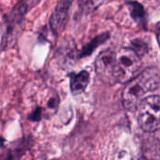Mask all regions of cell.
I'll return each instance as SVG.
<instances>
[{"label":"cell","mask_w":160,"mask_h":160,"mask_svg":"<svg viewBox=\"0 0 160 160\" xmlns=\"http://www.w3.org/2000/svg\"><path fill=\"white\" fill-rule=\"evenodd\" d=\"M137 118L140 128L146 132L160 129V96L144 98L137 108Z\"/></svg>","instance_id":"7a4b0ae2"},{"label":"cell","mask_w":160,"mask_h":160,"mask_svg":"<svg viewBox=\"0 0 160 160\" xmlns=\"http://www.w3.org/2000/svg\"><path fill=\"white\" fill-rule=\"evenodd\" d=\"M40 118H41V110H40V108H38L36 111H34L29 116V120H31V121H39Z\"/></svg>","instance_id":"9c48e42d"},{"label":"cell","mask_w":160,"mask_h":160,"mask_svg":"<svg viewBox=\"0 0 160 160\" xmlns=\"http://www.w3.org/2000/svg\"><path fill=\"white\" fill-rule=\"evenodd\" d=\"M95 69L98 77L108 84L118 83L116 53L111 50L102 52L96 59Z\"/></svg>","instance_id":"277c9868"},{"label":"cell","mask_w":160,"mask_h":160,"mask_svg":"<svg viewBox=\"0 0 160 160\" xmlns=\"http://www.w3.org/2000/svg\"><path fill=\"white\" fill-rule=\"evenodd\" d=\"M129 11L132 18L139 25H145V12L144 9L138 2H129L128 3Z\"/></svg>","instance_id":"52a82bcc"},{"label":"cell","mask_w":160,"mask_h":160,"mask_svg":"<svg viewBox=\"0 0 160 160\" xmlns=\"http://www.w3.org/2000/svg\"><path fill=\"white\" fill-rule=\"evenodd\" d=\"M90 82V74L86 71L72 74L71 76V91L73 94H79L85 91Z\"/></svg>","instance_id":"8992f818"},{"label":"cell","mask_w":160,"mask_h":160,"mask_svg":"<svg viewBox=\"0 0 160 160\" xmlns=\"http://www.w3.org/2000/svg\"><path fill=\"white\" fill-rule=\"evenodd\" d=\"M69 7H70V2H68L67 0L65 1H60L51 18H50V26H51V28L56 32H60L64 26H65V23H66V20H67V17H68V12H69Z\"/></svg>","instance_id":"5b68a950"},{"label":"cell","mask_w":160,"mask_h":160,"mask_svg":"<svg viewBox=\"0 0 160 160\" xmlns=\"http://www.w3.org/2000/svg\"><path fill=\"white\" fill-rule=\"evenodd\" d=\"M136 160H147L145 157H138V159H136Z\"/></svg>","instance_id":"7c38bea8"},{"label":"cell","mask_w":160,"mask_h":160,"mask_svg":"<svg viewBox=\"0 0 160 160\" xmlns=\"http://www.w3.org/2000/svg\"><path fill=\"white\" fill-rule=\"evenodd\" d=\"M132 49L140 57L143 54L146 53L147 51V45L145 44L144 42L140 41V40H136L132 42Z\"/></svg>","instance_id":"ba28073f"},{"label":"cell","mask_w":160,"mask_h":160,"mask_svg":"<svg viewBox=\"0 0 160 160\" xmlns=\"http://www.w3.org/2000/svg\"><path fill=\"white\" fill-rule=\"evenodd\" d=\"M155 35H156V39H157L159 47H160V22L157 23L155 26Z\"/></svg>","instance_id":"30bf717a"},{"label":"cell","mask_w":160,"mask_h":160,"mask_svg":"<svg viewBox=\"0 0 160 160\" xmlns=\"http://www.w3.org/2000/svg\"><path fill=\"white\" fill-rule=\"evenodd\" d=\"M139 56L132 48H122L116 52V68L119 83H127L140 68Z\"/></svg>","instance_id":"3957f363"},{"label":"cell","mask_w":160,"mask_h":160,"mask_svg":"<svg viewBox=\"0 0 160 160\" xmlns=\"http://www.w3.org/2000/svg\"><path fill=\"white\" fill-rule=\"evenodd\" d=\"M4 142H5V139H4V138H0V147L3 146Z\"/></svg>","instance_id":"8fae6325"},{"label":"cell","mask_w":160,"mask_h":160,"mask_svg":"<svg viewBox=\"0 0 160 160\" xmlns=\"http://www.w3.org/2000/svg\"><path fill=\"white\" fill-rule=\"evenodd\" d=\"M160 88V70L150 68L132 78L122 91V99L127 110L137 109L144 96Z\"/></svg>","instance_id":"6da1fadb"}]
</instances>
